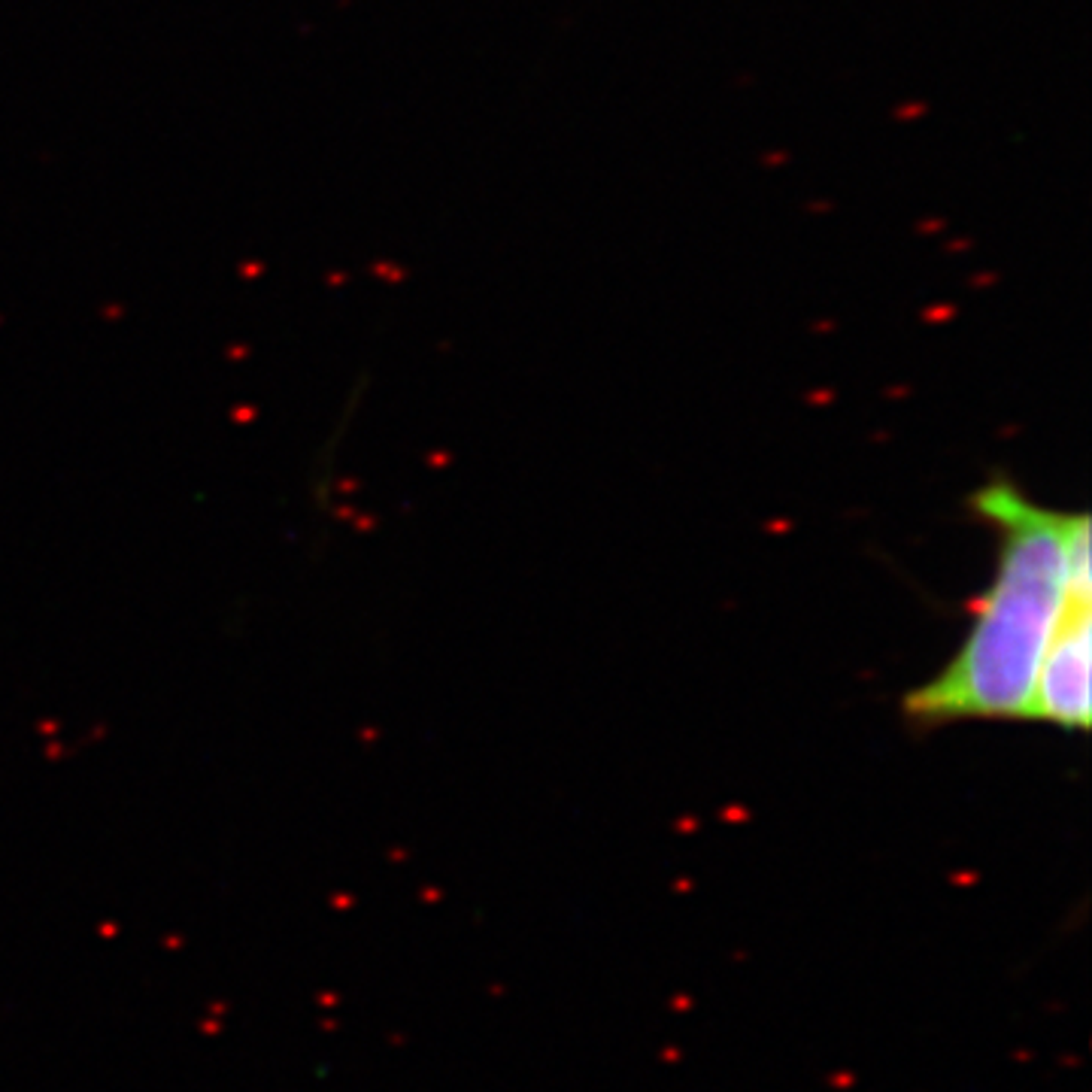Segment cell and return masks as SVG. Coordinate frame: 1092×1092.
Returning <instances> with one entry per match:
<instances>
[{
    "label": "cell",
    "mask_w": 1092,
    "mask_h": 1092,
    "mask_svg": "<svg viewBox=\"0 0 1092 1092\" xmlns=\"http://www.w3.org/2000/svg\"><path fill=\"white\" fill-rule=\"evenodd\" d=\"M971 513L998 540L992 583L971 604L962 647L902 702L916 729L968 720H1029L1041 658L1069 595L1074 513L1032 501L996 477L971 495Z\"/></svg>",
    "instance_id": "1"
},
{
    "label": "cell",
    "mask_w": 1092,
    "mask_h": 1092,
    "mask_svg": "<svg viewBox=\"0 0 1092 1092\" xmlns=\"http://www.w3.org/2000/svg\"><path fill=\"white\" fill-rule=\"evenodd\" d=\"M1029 720L1050 729L1087 731L1092 722V592L1065 595L1062 613L1041 658Z\"/></svg>",
    "instance_id": "2"
}]
</instances>
